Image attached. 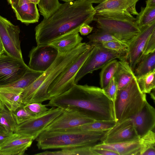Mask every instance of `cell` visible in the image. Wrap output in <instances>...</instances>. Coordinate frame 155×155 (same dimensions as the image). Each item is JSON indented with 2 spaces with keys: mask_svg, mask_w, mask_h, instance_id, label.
Wrapping results in <instances>:
<instances>
[{
  "mask_svg": "<svg viewBox=\"0 0 155 155\" xmlns=\"http://www.w3.org/2000/svg\"><path fill=\"white\" fill-rule=\"evenodd\" d=\"M5 106L2 103L0 100V113L2 112L5 109Z\"/></svg>",
  "mask_w": 155,
  "mask_h": 155,
  "instance_id": "cell-48",
  "label": "cell"
},
{
  "mask_svg": "<svg viewBox=\"0 0 155 155\" xmlns=\"http://www.w3.org/2000/svg\"><path fill=\"white\" fill-rule=\"evenodd\" d=\"M87 43L81 42L71 50L59 53L51 65L31 84L25 88L21 94L22 103L25 104L42 103L52 98L48 93V87L61 73L76 59L90 47Z\"/></svg>",
  "mask_w": 155,
  "mask_h": 155,
  "instance_id": "cell-3",
  "label": "cell"
},
{
  "mask_svg": "<svg viewBox=\"0 0 155 155\" xmlns=\"http://www.w3.org/2000/svg\"><path fill=\"white\" fill-rule=\"evenodd\" d=\"M91 150L95 155H118L116 153L106 149L94 148L92 147Z\"/></svg>",
  "mask_w": 155,
  "mask_h": 155,
  "instance_id": "cell-41",
  "label": "cell"
},
{
  "mask_svg": "<svg viewBox=\"0 0 155 155\" xmlns=\"http://www.w3.org/2000/svg\"><path fill=\"white\" fill-rule=\"evenodd\" d=\"M37 5L28 0H19L18 5L13 8L17 19L26 24L38 22L39 14Z\"/></svg>",
  "mask_w": 155,
  "mask_h": 155,
  "instance_id": "cell-18",
  "label": "cell"
},
{
  "mask_svg": "<svg viewBox=\"0 0 155 155\" xmlns=\"http://www.w3.org/2000/svg\"><path fill=\"white\" fill-rule=\"evenodd\" d=\"M95 120L78 112L64 110L43 131L66 130L81 126L93 122Z\"/></svg>",
  "mask_w": 155,
  "mask_h": 155,
  "instance_id": "cell-15",
  "label": "cell"
},
{
  "mask_svg": "<svg viewBox=\"0 0 155 155\" xmlns=\"http://www.w3.org/2000/svg\"><path fill=\"white\" fill-rule=\"evenodd\" d=\"M61 4L58 0H39L38 5L41 14L45 18L55 10Z\"/></svg>",
  "mask_w": 155,
  "mask_h": 155,
  "instance_id": "cell-35",
  "label": "cell"
},
{
  "mask_svg": "<svg viewBox=\"0 0 155 155\" xmlns=\"http://www.w3.org/2000/svg\"><path fill=\"white\" fill-rule=\"evenodd\" d=\"M0 124L9 133H14L17 124L11 111L5 109L0 113Z\"/></svg>",
  "mask_w": 155,
  "mask_h": 155,
  "instance_id": "cell-34",
  "label": "cell"
},
{
  "mask_svg": "<svg viewBox=\"0 0 155 155\" xmlns=\"http://www.w3.org/2000/svg\"><path fill=\"white\" fill-rule=\"evenodd\" d=\"M5 53L4 48L3 45L0 38V56Z\"/></svg>",
  "mask_w": 155,
  "mask_h": 155,
  "instance_id": "cell-46",
  "label": "cell"
},
{
  "mask_svg": "<svg viewBox=\"0 0 155 155\" xmlns=\"http://www.w3.org/2000/svg\"><path fill=\"white\" fill-rule=\"evenodd\" d=\"M82 130L77 127L64 130L44 131L35 139L39 149H64L93 147L101 143L107 131Z\"/></svg>",
  "mask_w": 155,
  "mask_h": 155,
  "instance_id": "cell-4",
  "label": "cell"
},
{
  "mask_svg": "<svg viewBox=\"0 0 155 155\" xmlns=\"http://www.w3.org/2000/svg\"><path fill=\"white\" fill-rule=\"evenodd\" d=\"M118 61L112 60L105 64L100 73V83L101 88H105L114 77L117 67Z\"/></svg>",
  "mask_w": 155,
  "mask_h": 155,
  "instance_id": "cell-26",
  "label": "cell"
},
{
  "mask_svg": "<svg viewBox=\"0 0 155 155\" xmlns=\"http://www.w3.org/2000/svg\"><path fill=\"white\" fill-rule=\"evenodd\" d=\"M93 50L77 72L75 77L74 83L78 82L88 73L101 68L110 61L114 59H126V57L114 51L103 47L101 44L93 45Z\"/></svg>",
  "mask_w": 155,
  "mask_h": 155,
  "instance_id": "cell-7",
  "label": "cell"
},
{
  "mask_svg": "<svg viewBox=\"0 0 155 155\" xmlns=\"http://www.w3.org/2000/svg\"><path fill=\"white\" fill-rule=\"evenodd\" d=\"M93 21L102 29L129 45L140 31L135 21L105 18L94 15Z\"/></svg>",
  "mask_w": 155,
  "mask_h": 155,
  "instance_id": "cell-8",
  "label": "cell"
},
{
  "mask_svg": "<svg viewBox=\"0 0 155 155\" xmlns=\"http://www.w3.org/2000/svg\"><path fill=\"white\" fill-rule=\"evenodd\" d=\"M101 44L104 47L120 53L126 57L128 50V45L116 41L106 42Z\"/></svg>",
  "mask_w": 155,
  "mask_h": 155,
  "instance_id": "cell-37",
  "label": "cell"
},
{
  "mask_svg": "<svg viewBox=\"0 0 155 155\" xmlns=\"http://www.w3.org/2000/svg\"><path fill=\"white\" fill-rule=\"evenodd\" d=\"M154 51H155V30L151 33L147 41L142 56Z\"/></svg>",
  "mask_w": 155,
  "mask_h": 155,
  "instance_id": "cell-40",
  "label": "cell"
},
{
  "mask_svg": "<svg viewBox=\"0 0 155 155\" xmlns=\"http://www.w3.org/2000/svg\"><path fill=\"white\" fill-rule=\"evenodd\" d=\"M5 130V129L0 124V131Z\"/></svg>",
  "mask_w": 155,
  "mask_h": 155,
  "instance_id": "cell-52",
  "label": "cell"
},
{
  "mask_svg": "<svg viewBox=\"0 0 155 155\" xmlns=\"http://www.w3.org/2000/svg\"><path fill=\"white\" fill-rule=\"evenodd\" d=\"M140 138L150 130L154 129L155 109L147 101L141 110L130 118Z\"/></svg>",
  "mask_w": 155,
  "mask_h": 155,
  "instance_id": "cell-16",
  "label": "cell"
},
{
  "mask_svg": "<svg viewBox=\"0 0 155 155\" xmlns=\"http://www.w3.org/2000/svg\"><path fill=\"white\" fill-rule=\"evenodd\" d=\"M116 123L115 120H95L93 122L77 127L84 130L105 131L111 129Z\"/></svg>",
  "mask_w": 155,
  "mask_h": 155,
  "instance_id": "cell-32",
  "label": "cell"
},
{
  "mask_svg": "<svg viewBox=\"0 0 155 155\" xmlns=\"http://www.w3.org/2000/svg\"><path fill=\"white\" fill-rule=\"evenodd\" d=\"M92 3H100L105 0H86Z\"/></svg>",
  "mask_w": 155,
  "mask_h": 155,
  "instance_id": "cell-47",
  "label": "cell"
},
{
  "mask_svg": "<svg viewBox=\"0 0 155 155\" xmlns=\"http://www.w3.org/2000/svg\"><path fill=\"white\" fill-rule=\"evenodd\" d=\"M25 108L37 117L46 113L49 109L46 107V104L42 103L34 102L25 105Z\"/></svg>",
  "mask_w": 155,
  "mask_h": 155,
  "instance_id": "cell-38",
  "label": "cell"
},
{
  "mask_svg": "<svg viewBox=\"0 0 155 155\" xmlns=\"http://www.w3.org/2000/svg\"><path fill=\"white\" fill-rule=\"evenodd\" d=\"M23 90L11 86L0 87V100L10 111H15L22 104L21 95Z\"/></svg>",
  "mask_w": 155,
  "mask_h": 155,
  "instance_id": "cell-20",
  "label": "cell"
},
{
  "mask_svg": "<svg viewBox=\"0 0 155 155\" xmlns=\"http://www.w3.org/2000/svg\"><path fill=\"white\" fill-rule=\"evenodd\" d=\"M103 89L108 98L114 102L118 90L117 84L114 76L106 87Z\"/></svg>",
  "mask_w": 155,
  "mask_h": 155,
  "instance_id": "cell-39",
  "label": "cell"
},
{
  "mask_svg": "<svg viewBox=\"0 0 155 155\" xmlns=\"http://www.w3.org/2000/svg\"><path fill=\"white\" fill-rule=\"evenodd\" d=\"M134 125L130 118L117 122L108 130L101 140V143H114L139 139Z\"/></svg>",
  "mask_w": 155,
  "mask_h": 155,
  "instance_id": "cell-14",
  "label": "cell"
},
{
  "mask_svg": "<svg viewBox=\"0 0 155 155\" xmlns=\"http://www.w3.org/2000/svg\"><path fill=\"white\" fill-rule=\"evenodd\" d=\"M139 0H105L94 7L96 11L126 10L131 15H137L136 5Z\"/></svg>",
  "mask_w": 155,
  "mask_h": 155,
  "instance_id": "cell-21",
  "label": "cell"
},
{
  "mask_svg": "<svg viewBox=\"0 0 155 155\" xmlns=\"http://www.w3.org/2000/svg\"><path fill=\"white\" fill-rule=\"evenodd\" d=\"M155 21V7H141L135 18V22L139 29Z\"/></svg>",
  "mask_w": 155,
  "mask_h": 155,
  "instance_id": "cell-30",
  "label": "cell"
},
{
  "mask_svg": "<svg viewBox=\"0 0 155 155\" xmlns=\"http://www.w3.org/2000/svg\"><path fill=\"white\" fill-rule=\"evenodd\" d=\"M140 32L130 42L126 59L134 71L135 67L142 57L147 41L155 30V21L140 29Z\"/></svg>",
  "mask_w": 155,
  "mask_h": 155,
  "instance_id": "cell-13",
  "label": "cell"
},
{
  "mask_svg": "<svg viewBox=\"0 0 155 155\" xmlns=\"http://www.w3.org/2000/svg\"><path fill=\"white\" fill-rule=\"evenodd\" d=\"M114 76L117 84L118 90L125 87L135 77L126 59L119 60L118 61L117 67Z\"/></svg>",
  "mask_w": 155,
  "mask_h": 155,
  "instance_id": "cell-23",
  "label": "cell"
},
{
  "mask_svg": "<svg viewBox=\"0 0 155 155\" xmlns=\"http://www.w3.org/2000/svg\"><path fill=\"white\" fill-rule=\"evenodd\" d=\"M46 105L77 111L95 120L116 121L114 102L98 87L75 84Z\"/></svg>",
  "mask_w": 155,
  "mask_h": 155,
  "instance_id": "cell-2",
  "label": "cell"
},
{
  "mask_svg": "<svg viewBox=\"0 0 155 155\" xmlns=\"http://www.w3.org/2000/svg\"><path fill=\"white\" fill-rule=\"evenodd\" d=\"M155 69V51L143 56L134 71L137 77Z\"/></svg>",
  "mask_w": 155,
  "mask_h": 155,
  "instance_id": "cell-24",
  "label": "cell"
},
{
  "mask_svg": "<svg viewBox=\"0 0 155 155\" xmlns=\"http://www.w3.org/2000/svg\"><path fill=\"white\" fill-rule=\"evenodd\" d=\"M58 52L50 45L33 47L30 51L28 66L34 70L44 72L53 63Z\"/></svg>",
  "mask_w": 155,
  "mask_h": 155,
  "instance_id": "cell-12",
  "label": "cell"
},
{
  "mask_svg": "<svg viewBox=\"0 0 155 155\" xmlns=\"http://www.w3.org/2000/svg\"><path fill=\"white\" fill-rule=\"evenodd\" d=\"M29 68L24 61L3 54L0 56V87L16 81Z\"/></svg>",
  "mask_w": 155,
  "mask_h": 155,
  "instance_id": "cell-11",
  "label": "cell"
},
{
  "mask_svg": "<svg viewBox=\"0 0 155 155\" xmlns=\"http://www.w3.org/2000/svg\"><path fill=\"white\" fill-rule=\"evenodd\" d=\"M20 30L6 18L0 15V38L6 54L24 61L19 39Z\"/></svg>",
  "mask_w": 155,
  "mask_h": 155,
  "instance_id": "cell-10",
  "label": "cell"
},
{
  "mask_svg": "<svg viewBox=\"0 0 155 155\" xmlns=\"http://www.w3.org/2000/svg\"><path fill=\"white\" fill-rule=\"evenodd\" d=\"M146 2V7H155V0H147Z\"/></svg>",
  "mask_w": 155,
  "mask_h": 155,
  "instance_id": "cell-45",
  "label": "cell"
},
{
  "mask_svg": "<svg viewBox=\"0 0 155 155\" xmlns=\"http://www.w3.org/2000/svg\"><path fill=\"white\" fill-rule=\"evenodd\" d=\"M33 140L28 136L14 133L0 146V155H24Z\"/></svg>",
  "mask_w": 155,
  "mask_h": 155,
  "instance_id": "cell-17",
  "label": "cell"
},
{
  "mask_svg": "<svg viewBox=\"0 0 155 155\" xmlns=\"http://www.w3.org/2000/svg\"><path fill=\"white\" fill-rule=\"evenodd\" d=\"M12 112L17 124L37 117L26 109L23 104Z\"/></svg>",
  "mask_w": 155,
  "mask_h": 155,
  "instance_id": "cell-36",
  "label": "cell"
},
{
  "mask_svg": "<svg viewBox=\"0 0 155 155\" xmlns=\"http://www.w3.org/2000/svg\"><path fill=\"white\" fill-rule=\"evenodd\" d=\"M92 147H85L62 149L60 150L45 151L35 154L38 155H95Z\"/></svg>",
  "mask_w": 155,
  "mask_h": 155,
  "instance_id": "cell-29",
  "label": "cell"
},
{
  "mask_svg": "<svg viewBox=\"0 0 155 155\" xmlns=\"http://www.w3.org/2000/svg\"><path fill=\"white\" fill-rule=\"evenodd\" d=\"M140 139L114 143H101L92 147L108 150L117 153L118 155H138L140 150Z\"/></svg>",
  "mask_w": 155,
  "mask_h": 155,
  "instance_id": "cell-19",
  "label": "cell"
},
{
  "mask_svg": "<svg viewBox=\"0 0 155 155\" xmlns=\"http://www.w3.org/2000/svg\"><path fill=\"white\" fill-rule=\"evenodd\" d=\"M87 38L89 40L87 43L90 46L110 41H119L128 45L109 33L98 28L94 32L88 36Z\"/></svg>",
  "mask_w": 155,
  "mask_h": 155,
  "instance_id": "cell-27",
  "label": "cell"
},
{
  "mask_svg": "<svg viewBox=\"0 0 155 155\" xmlns=\"http://www.w3.org/2000/svg\"><path fill=\"white\" fill-rule=\"evenodd\" d=\"M140 155H155V133L150 130L139 140Z\"/></svg>",
  "mask_w": 155,
  "mask_h": 155,
  "instance_id": "cell-25",
  "label": "cell"
},
{
  "mask_svg": "<svg viewBox=\"0 0 155 155\" xmlns=\"http://www.w3.org/2000/svg\"><path fill=\"white\" fill-rule=\"evenodd\" d=\"M62 1H63L64 2H73L74 1V0H60Z\"/></svg>",
  "mask_w": 155,
  "mask_h": 155,
  "instance_id": "cell-51",
  "label": "cell"
},
{
  "mask_svg": "<svg viewBox=\"0 0 155 155\" xmlns=\"http://www.w3.org/2000/svg\"><path fill=\"white\" fill-rule=\"evenodd\" d=\"M83 40L78 32L62 36L54 41L50 45L56 48L59 53L70 51L81 43Z\"/></svg>",
  "mask_w": 155,
  "mask_h": 155,
  "instance_id": "cell-22",
  "label": "cell"
},
{
  "mask_svg": "<svg viewBox=\"0 0 155 155\" xmlns=\"http://www.w3.org/2000/svg\"><path fill=\"white\" fill-rule=\"evenodd\" d=\"M64 111L61 108L52 107L44 114L17 124L14 133L28 136L34 140Z\"/></svg>",
  "mask_w": 155,
  "mask_h": 155,
  "instance_id": "cell-9",
  "label": "cell"
},
{
  "mask_svg": "<svg viewBox=\"0 0 155 155\" xmlns=\"http://www.w3.org/2000/svg\"><path fill=\"white\" fill-rule=\"evenodd\" d=\"M30 2L36 4H38V3H39V0H28Z\"/></svg>",
  "mask_w": 155,
  "mask_h": 155,
  "instance_id": "cell-50",
  "label": "cell"
},
{
  "mask_svg": "<svg viewBox=\"0 0 155 155\" xmlns=\"http://www.w3.org/2000/svg\"><path fill=\"white\" fill-rule=\"evenodd\" d=\"M155 69L136 77L141 91L145 94L150 93L155 88Z\"/></svg>",
  "mask_w": 155,
  "mask_h": 155,
  "instance_id": "cell-31",
  "label": "cell"
},
{
  "mask_svg": "<svg viewBox=\"0 0 155 155\" xmlns=\"http://www.w3.org/2000/svg\"><path fill=\"white\" fill-rule=\"evenodd\" d=\"M94 46L82 54L63 72L61 73L50 85L48 93L51 98L58 97L71 88L75 84V76L83 63L91 54Z\"/></svg>",
  "mask_w": 155,
  "mask_h": 155,
  "instance_id": "cell-6",
  "label": "cell"
},
{
  "mask_svg": "<svg viewBox=\"0 0 155 155\" xmlns=\"http://www.w3.org/2000/svg\"><path fill=\"white\" fill-rule=\"evenodd\" d=\"M19 0H8L12 8H15L18 5Z\"/></svg>",
  "mask_w": 155,
  "mask_h": 155,
  "instance_id": "cell-44",
  "label": "cell"
},
{
  "mask_svg": "<svg viewBox=\"0 0 155 155\" xmlns=\"http://www.w3.org/2000/svg\"><path fill=\"white\" fill-rule=\"evenodd\" d=\"M95 13L92 3L86 0L61 4L35 28L37 45H48L62 36L79 32L83 24L93 21Z\"/></svg>",
  "mask_w": 155,
  "mask_h": 155,
  "instance_id": "cell-1",
  "label": "cell"
},
{
  "mask_svg": "<svg viewBox=\"0 0 155 155\" xmlns=\"http://www.w3.org/2000/svg\"><path fill=\"white\" fill-rule=\"evenodd\" d=\"M14 133H9L5 130L0 131V146L8 139L12 137Z\"/></svg>",
  "mask_w": 155,
  "mask_h": 155,
  "instance_id": "cell-43",
  "label": "cell"
},
{
  "mask_svg": "<svg viewBox=\"0 0 155 155\" xmlns=\"http://www.w3.org/2000/svg\"><path fill=\"white\" fill-rule=\"evenodd\" d=\"M93 29V27L90 26L88 24L84 23L81 26L79 32L81 35H85L90 33Z\"/></svg>",
  "mask_w": 155,
  "mask_h": 155,
  "instance_id": "cell-42",
  "label": "cell"
},
{
  "mask_svg": "<svg viewBox=\"0 0 155 155\" xmlns=\"http://www.w3.org/2000/svg\"><path fill=\"white\" fill-rule=\"evenodd\" d=\"M95 15L109 18L135 21L134 18L126 10H104L96 12Z\"/></svg>",
  "mask_w": 155,
  "mask_h": 155,
  "instance_id": "cell-33",
  "label": "cell"
},
{
  "mask_svg": "<svg viewBox=\"0 0 155 155\" xmlns=\"http://www.w3.org/2000/svg\"><path fill=\"white\" fill-rule=\"evenodd\" d=\"M147 101L146 94L141 91L135 76L125 87L117 90L114 102L117 122L137 114Z\"/></svg>",
  "mask_w": 155,
  "mask_h": 155,
  "instance_id": "cell-5",
  "label": "cell"
},
{
  "mask_svg": "<svg viewBox=\"0 0 155 155\" xmlns=\"http://www.w3.org/2000/svg\"><path fill=\"white\" fill-rule=\"evenodd\" d=\"M43 73L29 68L19 80L8 86L24 89L34 82Z\"/></svg>",
  "mask_w": 155,
  "mask_h": 155,
  "instance_id": "cell-28",
  "label": "cell"
},
{
  "mask_svg": "<svg viewBox=\"0 0 155 155\" xmlns=\"http://www.w3.org/2000/svg\"><path fill=\"white\" fill-rule=\"evenodd\" d=\"M153 91L152 92H151L150 93L151 97L154 101H155V89L153 90Z\"/></svg>",
  "mask_w": 155,
  "mask_h": 155,
  "instance_id": "cell-49",
  "label": "cell"
}]
</instances>
